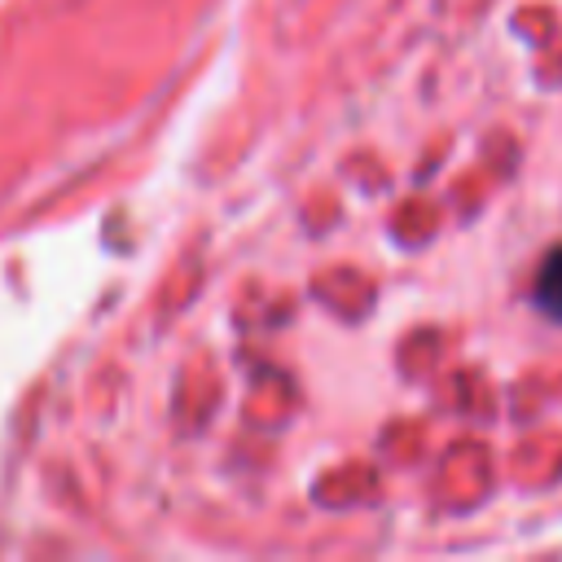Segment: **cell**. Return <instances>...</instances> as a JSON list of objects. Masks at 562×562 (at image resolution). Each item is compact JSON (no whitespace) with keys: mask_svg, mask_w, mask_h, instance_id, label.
<instances>
[{"mask_svg":"<svg viewBox=\"0 0 562 562\" xmlns=\"http://www.w3.org/2000/svg\"><path fill=\"white\" fill-rule=\"evenodd\" d=\"M536 307L553 321H562V246L549 250V259L536 272Z\"/></svg>","mask_w":562,"mask_h":562,"instance_id":"obj_1","label":"cell"}]
</instances>
